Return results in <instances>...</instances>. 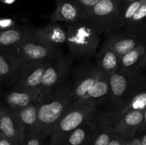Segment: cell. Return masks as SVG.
<instances>
[{
    "label": "cell",
    "mask_w": 146,
    "mask_h": 145,
    "mask_svg": "<svg viewBox=\"0 0 146 145\" xmlns=\"http://www.w3.org/2000/svg\"><path fill=\"white\" fill-rule=\"evenodd\" d=\"M38 104V124L33 134L42 139L49 136L51 129L70 106L76 102L71 83H61L40 94Z\"/></svg>",
    "instance_id": "cell-1"
},
{
    "label": "cell",
    "mask_w": 146,
    "mask_h": 145,
    "mask_svg": "<svg viewBox=\"0 0 146 145\" xmlns=\"http://www.w3.org/2000/svg\"><path fill=\"white\" fill-rule=\"evenodd\" d=\"M66 41L70 56L77 59H88L96 55L101 35L86 21L66 24Z\"/></svg>",
    "instance_id": "cell-2"
},
{
    "label": "cell",
    "mask_w": 146,
    "mask_h": 145,
    "mask_svg": "<svg viewBox=\"0 0 146 145\" xmlns=\"http://www.w3.org/2000/svg\"><path fill=\"white\" fill-rule=\"evenodd\" d=\"M109 78L110 95L105 115H109L146 88V78L141 72L124 75L117 72Z\"/></svg>",
    "instance_id": "cell-3"
},
{
    "label": "cell",
    "mask_w": 146,
    "mask_h": 145,
    "mask_svg": "<svg viewBox=\"0 0 146 145\" xmlns=\"http://www.w3.org/2000/svg\"><path fill=\"white\" fill-rule=\"evenodd\" d=\"M98 113L96 107L74 102L51 129L48 145H61L68 134L86 121L95 117Z\"/></svg>",
    "instance_id": "cell-4"
},
{
    "label": "cell",
    "mask_w": 146,
    "mask_h": 145,
    "mask_svg": "<svg viewBox=\"0 0 146 145\" xmlns=\"http://www.w3.org/2000/svg\"><path fill=\"white\" fill-rule=\"evenodd\" d=\"M120 12V0H101L86 11L85 21L99 35L114 32Z\"/></svg>",
    "instance_id": "cell-5"
},
{
    "label": "cell",
    "mask_w": 146,
    "mask_h": 145,
    "mask_svg": "<svg viewBox=\"0 0 146 145\" xmlns=\"http://www.w3.org/2000/svg\"><path fill=\"white\" fill-rule=\"evenodd\" d=\"M22 41L16 51L21 63L50 61L61 54L60 48L36 38L29 28H24Z\"/></svg>",
    "instance_id": "cell-6"
},
{
    "label": "cell",
    "mask_w": 146,
    "mask_h": 145,
    "mask_svg": "<svg viewBox=\"0 0 146 145\" xmlns=\"http://www.w3.org/2000/svg\"><path fill=\"white\" fill-rule=\"evenodd\" d=\"M72 64V58L60 54L51 60L46 69L39 88V95L63 83Z\"/></svg>",
    "instance_id": "cell-7"
},
{
    "label": "cell",
    "mask_w": 146,
    "mask_h": 145,
    "mask_svg": "<svg viewBox=\"0 0 146 145\" xmlns=\"http://www.w3.org/2000/svg\"><path fill=\"white\" fill-rule=\"evenodd\" d=\"M96 64L87 62L78 66L74 72L71 90L76 102H80L101 74Z\"/></svg>",
    "instance_id": "cell-8"
},
{
    "label": "cell",
    "mask_w": 146,
    "mask_h": 145,
    "mask_svg": "<svg viewBox=\"0 0 146 145\" xmlns=\"http://www.w3.org/2000/svg\"><path fill=\"white\" fill-rule=\"evenodd\" d=\"M50 61L21 63L14 85L36 91L39 95L43 77Z\"/></svg>",
    "instance_id": "cell-9"
},
{
    "label": "cell",
    "mask_w": 146,
    "mask_h": 145,
    "mask_svg": "<svg viewBox=\"0 0 146 145\" xmlns=\"http://www.w3.org/2000/svg\"><path fill=\"white\" fill-rule=\"evenodd\" d=\"M104 43L121 58L138 45L146 44V35L145 33L119 30L108 34Z\"/></svg>",
    "instance_id": "cell-10"
},
{
    "label": "cell",
    "mask_w": 146,
    "mask_h": 145,
    "mask_svg": "<svg viewBox=\"0 0 146 145\" xmlns=\"http://www.w3.org/2000/svg\"><path fill=\"white\" fill-rule=\"evenodd\" d=\"M0 132L14 145H23L25 134L17 111L0 106Z\"/></svg>",
    "instance_id": "cell-11"
},
{
    "label": "cell",
    "mask_w": 146,
    "mask_h": 145,
    "mask_svg": "<svg viewBox=\"0 0 146 145\" xmlns=\"http://www.w3.org/2000/svg\"><path fill=\"white\" fill-rule=\"evenodd\" d=\"M143 121V109H136L125 113L112 125L115 134L129 139L134 137L139 132Z\"/></svg>",
    "instance_id": "cell-12"
},
{
    "label": "cell",
    "mask_w": 146,
    "mask_h": 145,
    "mask_svg": "<svg viewBox=\"0 0 146 145\" xmlns=\"http://www.w3.org/2000/svg\"><path fill=\"white\" fill-rule=\"evenodd\" d=\"M56 9L50 17L51 22L85 21L86 14L74 0H55Z\"/></svg>",
    "instance_id": "cell-13"
},
{
    "label": "cell",
    "mask_w": 146,
    "mask_h": 145,
    "mask_svg": "<svg viewBox=\"0 0 146 145\" xmlns=\"http://www.w3.org/2000/svg\"><path fill=\"white\" fill-rule=\"evenodd\" d=\"M109 95V78L105 74L101 72L96 82L93 85L85 96L78 102L88 104L98 108L100 105L106 102H108Z\"/></svg>",
    "instance_id": "cell-14"
},
{
    "label": "cell",
    "mask_w": 146,
    "mask_h": 145,
    "mask_svg": "<svg viewBox=\"0 0 146 145\" xmlns=\"http://www.w3.org/2000/svg\"><path fill=\"white\" fill-rule=\"evenodd\" d=\"M31 32L36 38L46 44L59 47L66 44V31L58 22L50 21L40 28H29Z\"/></svg>",
    "instance_id": "cell-15"
},
{
    "label": "cell",
    "mask_w": 146,
    "mask_h": 145,
    "mask_svg": "<svg viewBox=\"0 0 146 145\" xmlns=\"http://www.w3.org/2000/svg\"><path fill=\"white\" fill-rule=\"evenodd\" d=\"M38 95L36 91L14 85L6 94L4 102L8 108L14 111H19L34 103Z\"/></svg>",
    "instance_id": "cell-16"
},
{
    "label": "cell",
    "mask_w": 146,
    "mask_h": 145,
    "mask_svg": "<svg viewBox=\"0 0 146 145\" xmlns=\"http://www.w3.org/2000/svg\"><path fill=\"white\" fill-rule=\"evenodd\" d=\"M97 115L68 134L61 145H86L93 142L97 127Z\"/></svg>",
    "instance_id": "cell-17"
},
{
    "label": "cell",
    "mask_w": 146,
    "mask_h": 145,
    "mask_svg": "<svg viewBox=\"0 0 146 145\" xmlns=\"http://www.w3.org/2000/svg\"><path fill=\"white\" fill-rule=\"evenodd\" d=\"M96 65L107 77H110L118 71L121 58L106 43L101 50L96 53Z\"/></svg>",
    "instance_id": "cell-18"
},
{
    "label": "cell",
    "mask_w": 146,
    "mask_h": 145,
    "mask_svg": "<svg viewBox=\"0 0 146 145\" xmlns=\"http://www.w3.org/2000/svg\"><path fill=\"white\" fill-rule=\"evenodd\" d=\"M21 62L19 57L11 52L0 51V75L3 80L14 84L18 78Z\"/></svg>",
    "instance_id": "cell-19"
},
{
    "label": "cell",
    "mask_w": 146,
    "mask_h": 145,
    "mask_svg": "<svg viewBox=\"0 0 146 145\" xmlns=\"http://www.w3.org/2000/svg\"><path fill=\"white\" fill-rule=\"evenodd\" d=\"M146 53V44H141L121 58L118 72L133 75L141 72L140 64Z\"/></svg>",
    "instance_id": "cell-20"
},
{
    "label": "cell",
    "mask_w": 146,
    "mask_h": 145,
    "mask_svg": "<svg viewBox=\"0 0 146 145\" xmlns=\"http://www.w3.org/2000/svg\"><path fill=\"white\" fill-rule=\"evenodd\" d=\"M146 106V88L128 100L125 103L109 115H104L107 117L111 124H113L122 115L131 110L144 109Z\"/></svg>",
    "instance_id": "cell-21"
},
{
    "label": "cell",
    "mask_w": 146,
    "mask_h": 145,
    "mask_svg": "<svg viewBox=\"0 0 146 145\" xmlns=\"http://www.w3.org/2000/svg\"><path fill=\"white\" fill-rule=\"evenodd\" d=\"M25 134V139L33 134L38 124V104L36 100L29 106L17 111Z\"/></svg>",
    "instance_id": "cell-22"
},
{
    "label": "cell",
    "mask_w": 146,
    "mask_h": 145,
    "mask_svg": "<svg viewBox=\"0 0 146 145\" xmlns=\"http://www.w3.org/2000/svg\"><path fill=\"white\" fill-rule=\"evenodd\" d=\"M113 127L104 113L97 115V127L93 145H108L115 136Z\"/></svg>",
    "instance_id": "cell-23"
},
{
    "label": "cell",
    "mask_w": 146,
    "mask_h": 145,
    "mask_svg": "<svg viewBox=\"0 0 146 145\" xmlns=\"http://www.w3.org/2000/svg\"><path fill=\"white\" fill-rule=\"evenodd\" d=\"M24 34V29L21 27L0 31V51L15 54L22 41Z\"/></svg>",
    "instance_id": "cell-24"
},
{
    "label": "cell",
    "mask_w": 146,
    "mask_h": 145,
    "mask_svg": "<svg viewBox=\"0 0 146 145\" xmlns=\"http://www.w3.org/2000/svg\"><path fill=\"white\" fill-rule=\"evenodd\" d=\"M19 25L11 18H0V31L19 28Z\"/></svg>",
    "instance_id": "cell-25"
},
{
    "label": "cell",
    "mask_w": 146,
    "mask_h": 145,
    "mask_svg": "<svg viewBox=\"0 0 146 145\" xmlns=\"http://www.w3.org/2000/svg\"><path fill=\"white\" fill-rule=\"evenodd\" d=\"M74 1L86 14V11L88 10H89L91 7H94L101 0H74Z\"/></svg>",
    "instance_id": "cell-26"
},
{
    "label": "cell",
    "mask_w": 146,
    "mask_h": 145,
    "mask_svg": "<svg viewBox=\"0 0 146 145\" xmlns=\"http://www.w3.org/2000/svg\"><path fill=\"white\" fill-rule=\"evenodd\" d=\"M41 139L35 135H30L24 140L23 145H41Z\"/></svg>",
    "instance_id": "cell-27"
},
{
    "label": "cell",
    "mask_w": 146,
    "mask_h": 145,
    "mask_svg": "<svg viewBox=\"0 0 146 145\" xmlns=\"http://www.w3.org/2000/svg\"><path fill=\"white\" fill-rule=\"evenodd\" d=\"M128 139H125L118 135L115 134L108 145H125Z\"/></svg>",
    "instance_id": "cell-28"
},
{
    "label": "cell",
    "mask_w": 146,
    "mask_h": 145,
    "mask_svg": "<svg viewBox=\"0 0 146 145\" xmlns=\"http://www.w3.org/2000/svg\"><path fill=\"white\" fill-rule=\"evenodd\" d=\"M0 145H14L4 134L0 132Z\"/></svg>",
    "instance_id": "cell-29"
},
{
    "label": "cell",
    "mask_w": 146,
    "mask_h": 145,
    "mask_svg": "<svg viewBox=\"0 0 146 145\" xmlns=\"http://www.w3.org/2000/svg\"><path fill=\"white\" fill-rule=\"evenodd\" d=\"M146 131V106L143 109V121L142 126H141V129H140V132H144Z\"/></svg>",
    "instance_id": "cell-30"
},
{
    "label": "cell",
    "mask_w": 146,
    "mask_h": 145,
    "mask_svg": "<svg viewBox=\"0 0 146 145\" xmlns=\"http://www.w3.org/2000/svg\"><path fill=\"white\" fill-rule=\"evenodd\" d=\"M135 1H137V0H120V9Z\"/></svg>",
    "instance_id": "cell-31"
},
{
    "label": "cell",
    "mask_w": 146,
    "mask_h": 145,
    "mask_svg": "<svg viewBox=\"0 0 146 145\" xmlns=\"http://www.w3.org/2000/svg\"><path fill=\"white\" fill-rule=\"evenodd\" d=\"M130 139V142H131V145H142L141 144V138L139 137H134L131 138Z\"/></svg>",
    "instance_id": "cell-32"
},
{
    "label": "cell",
    "mask_w": 146,
    "mask_h": 145,
    "mask_svg": "<svg viewBox=\"0 0 146 145\" xmlns=\"http://www.w3.org/2000/svg\"><path fill=\"white\" fill-rule=\"evenodd\" d=\"M146 68V53L145 56H144L143 58L141 64H140V69H141V68Z\"/></svg>",
    "instance_id": "cell-33"
},
{
    "label": "cell",
    "mask_w": 146,
    "mask_h": 145,
    "mask_svg": "<svg viewBox=\"0 0 146 145\" xmlns=\"http://www.w3.org/2000/svg\"><path fill=\"white\" fill-rule=\"evenodd\" d=\"M16 1V0H0V2L3 3L4 4H7V5H10V4H14Z\"/></svg>",
    "instance_id": "cell-34"
},
{
    "label": "cell",
    "mask_w": 146,
    "mask_h": 145,
    "mask_svg": "<svg viewBox=\"0 0 146 145\" xmlns=\"http://www.w3.org/2000/svg\"><path fill=\"white\" fill-rule=\"evenodd\" d=\"M141 142L142 145H146V134L141 137Z\"/></svg>",
    "instance_id": "cell-35"
},
{
    "label": "cell",
    "mask_w": 146,
    "mask_h": 145,
    "mask_svg": "<svg viewBox=\"0 0 146 145\" xmlns=\"http://www.w3.org/2000/svg\"><path fill=\"white\" fill-rule=\"evenodd\" d=\"M3 81L2 80V78H1V76L0 75V91H1V82Z\"/></svg>",
    "instance_id": "cell-36"
},
{
    "label": "cell",
    "mask_w": 146,
    "mask_h": 145,
    "mask_svg": "<svg viewBox=\"0 0 146 145\" xmlns=\"http://www.w3.org/2000/svg\"><path fill=\"white\" fill-rule=\"evenodd\" d=\"M125 145H131V142H130V139H128V140H127L126 144H125Z\"/></svg>",
    "instance_id": "cell-37"
}]
</instances>
